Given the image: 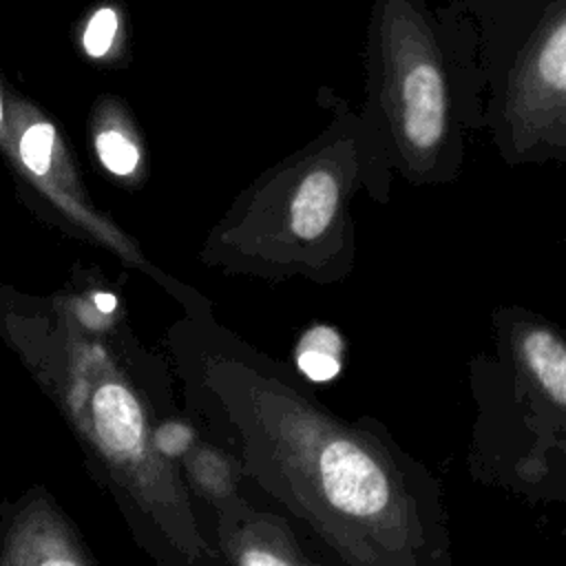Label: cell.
<instances>
[{"label":"cell","mask_w":566,"mask_h":566,"mask_svg":"<svg viewBox=\"0 0 566 566\" xmlns=\"http://www.w3.org/2000/svg\"><path fill=\"white\" fill-rule=\"evenodd\" d=\"M117 33V15L113 9L102 7L93 13V18L86 24L84 31V49L88 55L93 57H102L106 55V51L111 49L113 40Z\"/></svg>","instance_id":"12"},{"label":"cell","mask_w":566,"mask_h":566,"mask_svg":"<svg viewBox=\"0 0 566 566\" xmlns=\"http://www.w3.org/2000/svg\"><path fill=\"white\" fill-rule=\"evenodd\" d=\"M11 566H84L75 553L55 537H40L35 544L20 548Z\"/></svg>","instance_id":"10"},{"label":"cell","mask_w":566,"mask_h":566,"mask_svg":"<svg viewBox=\"0 0 566 566\" xmlns=\"http://www.w3.org/2000/svg\"><path fill=\"white\" fill-rule=\"evenodd\" d=\"M97 155H99L102 164L115 175H130L139 159V153L133 146V142L117 130L99 133Z\"/></svg>","instance_id":"11"},{"label":"cell","mask_w":566,"mask_h":566,"mask_svg":"<svg viewBox=\"0 0 566 566\" xmlns=\"http://www.w3.org/2000/svg\"><path fill=\"white\" fill-rule=\"evenodd\" d=\"M475 24L482 133L509 166L566 164V0H451Z\"/></svg>","instance_id":"4"},{"label":"cell","mask_w":566,"mask_h":566,"mask_svg":"<svg viewBox=\"0 0 566 566\" xmlns=\"http://www.w3.org/2000/svg\"><path fill=\"white\" fill-rule=\"evenodd\" d=\"M237 562L239 566H312L285 537L281 539L274 535L243 539L239 544Z\"/></svg>","instance_id":"8"},{"label":"cell","mask_w":566,"mask_h":566,"mask_svg":"<svg viewBox=\"0 0 566 566\" xmlns=\"http://www.w3.org/2000/svg\"><path fill=\"white\" fill-rule=\"evenodd\" d=\"M316 102L327 122L259 179L234 230L245 268L270 281L349 279L358 254L354 199L389 201L394 175L363 115L332 86H321Z\"/></svg>","instance_id":"3"},{"label":"cell","mask_w":566,"mask_h":566,"mask_svg":"<svg viewBox=\"0 0 566 566\" xmlns=\"http://www.w3.org/2000/svg\"><path fill=\"white\" fill-rule=\"evenodd\" d=\"M97 440L113 458H135L144 449V416L133 394L117 385H102L91 405Z\"/></svg>","instance_id":"6"},{"label":"cell","mask_w":566,"mask_h":566,"mask_svg":"<svg viewBox=\"0 0 566 566\" xmlns=\"http://www.w3.org/2000/svg\"><path fill=\"white\" fill-rule=\"evenodd\" d=\"M358 111L389 172L451 186L482 133V69L473 20L429 0H371Z\"/></svg>","instance_id":"1"},{"label":"cell","mask_w":566,"mask_h":566,"mask_svg":"<svg viewBox=\"0 0 566 566\" xmlns=\"http://www.w3.org/2000/svg\"><path fill=\"white\" fill-rule=\"evenodd\" d=\"M261 405L283 497L349 566H436L444 535L378 444L325 416L285 374L268 380Z\"/></svg>","instance_id":"2"},{"label":"cell","mask_w":566,"mask_h":566,"mask_svg":"<svg viewBox=\"0 0 566 566\" xmlns=\"http://www.w3.org/2000/svg\"><path fill=\"white\" fill-rule=\"evenodd\" d=\"M0 122H2V104H0Z\"/></svg>","instance_id":"16"},{"label":"cell","mask_w":566,"mask_h":566,"mask_svg":"<svg viewBox=\"0 0 566 566\" xmlns=\"http://www.w3.org/2000/svg\"><path fill=\"white\" fill-rule=\"evenodd\" d=\"M53 144H55V130L51 124L38 122L29 126L20 137V157L24 166L35 175H44L51 166Z\"/></svg>","instance_id":"9"},{"label":"cell","mask_w":566,"mask_h":566,"mask_svg":"<svg viewBox=\"0 0 566 566\" xmlns=\"http://www.w3.org/2000/svg\"><path fill=\"white\" fill-rule=\"evenodd\" d=\"M562 243H564V248H566V237H564V241H562Z\"/></svg>","instance_id":"17"},{"label":"cell","mask_w":566,"mask_h":566,"mask_svg":"<svg viewBox=\"0 0 566 566\" xmlns=\"http://www.w3.org/2000/svg\"><path fill=\"white\" fill-rule=\"evenodd\" d=\"M95 303L99 307V312H113L115 310V296L113 294H97L95 296Z\"/></svg>","instance_id":"15"},{"label":"cell","mask_w":566,"mask_h":566,"mask_svg":"<svg viewBox=\"0 0 566 566\" xmlns=\"http://www.w3.org/2000/svg\"><path fill=\"white\" fill-rule=\"evenodd\" d=\"M500 347L515 371L548 402L566 409V334L526 307H497L493 314Z\"/></svg>","instance_id":"5"},{"label":"cell","mask_w":566,"mask_h":566,"mask_svg":"<svg viewBox=\"0 0 566 566\" xmlns=\"http://www.w3.org/2000/svg\"><path fill=\"white\" fill-rule=\"evenodd\" d=\"M345 338L329 323H312L298 336L292 358L301 376L312 382H327L343 369Z\"/></svg>","instance_id":"7"},{"label":"cell","mask_w":566,"mask_h":566,"mask_svg":"<svg viewBox=\"0 0 566 566\" xmlns=\"http://www.w3.org/2000/svg\"><path fill=\"white\" fill-rule=\"evenodd\" d=\"M190 442H192V431L181 422H166L155 431V447L164 455H179L190 447Z\"/></svg>","instance_id":"14"},{"label":"cell","mask_w":566,"mask_h":566,"mask_svg":"<svg viewBox=\"0 0 566 566\" xmlns=\"http://www.w3.org/2000/svg\"><path fill=\"white\" fill-rule=\"evenodd\" d=\"M192 473L199 484L210 493H226L230 486V473L226 462L210 451H199L192 462Z\"/></svg>","instance_id":"13"}]
</instances>
